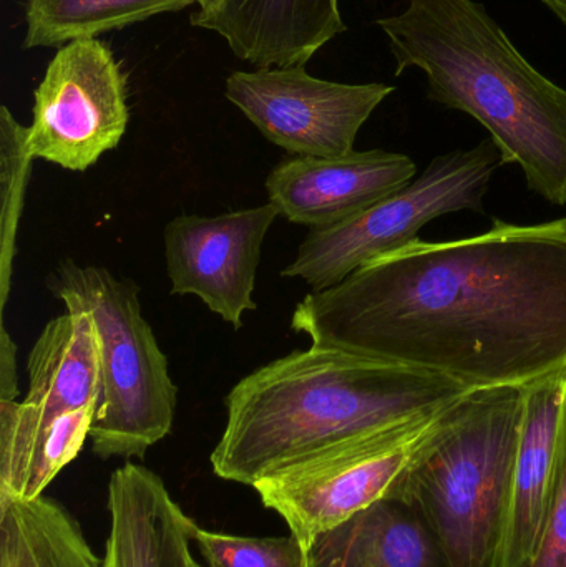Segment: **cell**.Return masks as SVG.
I'll list each match as a JSON object with an SVG mask.
<instances>
[{"label": "cell", "mask_w": 566, "mask_h": 567, "mask_svg": "<svg viewBox=\"0 0 566 567\" xmlns=\"http://www.w3.org/2000/svg\"><path fill=\"white\" fill-rule=\"evenodd\" d=\"M110 533L103 567H189L192 518L152 470L125 463L109 483Z\"/></svg>", "instance_id": "obj_13"}, {"label": "cell", "mask_w": 566, "mask_h": 567, "mask_svg": "<svg viewBox=\"0 0 566 567\" xmlns=\"http://www.w3.org/2000/svg\"><path fill=\"white\" fill-rule=\"evenodd\" d=\"M193 549L206 567H309L308 549L295 536L248 538L209 532L189 522Z\"/></svg>", "instance_id": "obj_21"}, {"label": "cell", "mask_w": 566, "mask_h": 567, "mask_svg": "<svg viewBox=\"0 0 566 567\" xmlns=\"http://www.w3.org/2000/svg\"><path fill=\"white\" fill-rule=\"evenodd\" d=\"M196 3L199 6L198 12L193 13L192 17H206L209 13L215 12L218 9L222 0H196Z\"/></svg>", "instance_id": "obj_24"}, {"label": "cell", "mask_w": 566, "mask_h": 567, "mask_svg": "<svg viewBox=\"0 0 566 567\" xmlns=\"http://www.w3.org/2000/svg\"><path fill=\"white\" fill-rule=\"evenodd\" d=\"M418 166L402 153L352 152L335 158L291 156L265 182L279 215L311 229L331 228L371 208L414 179Z\"/></svg>", "instance_id": "obj_11"}, {"label": "cell", "mask_w": 566, "mask_h": 567, "mask_svg": "<svg viewBox=\"0 0 566 567\" xmlns=\"http://www.w3.org/2000/svg\"><path fill=\"white\" fill-rule=\"evenodd\" d=\"M33 158L85 172L122 142L128 126L126 76L99 39L60 47L33 93Z\"/></svg>", "instance_id": "obj_8"}, {"label": "cell", "mask_w": 566, "mask_h": 567, "mask_svg": "<svg viewBox=\"0 0 566 567\" xmlns=\"http://www.w3.org/2000/svg\"><path fill=\"white\" fill-rule=\"evenodd\" d=\"M444 409L316 450L253 488L309 551L319 536L375 503L394 498L399 482Z\"/></svg>", "instance_id": "obj_7"}, {"label": "cell", "mask_w": 566, "mask_h": 567, "mask_svg": "<svg viewBox=\"0 0 566 567\" xmlns=\"http://www.w3.org/2000/svg\"><path fill=\"white\" fill-rule=\"evenodd\" d=\"M65 309L43 327L27 363L29 390L23 402L49 419L99 402L102 393L92 316L80 307Z\"/></svg>", "instance_id": "obj_17"}, {"label": "cell", "mask_w": 566, "mask_h": 567, "mask_svg": "<svg viewBox=\"0 0 566 567\" xmlns=\"http://www.w3.org/2000/svg\"><path fill=\"white\" fill-rule=\"evenodd\" d=\"M29 126H23L6 105L0 109V193H2V309L9 299L10 272L16 255L17 225L25 199L33 162Z\"/></svg>", "instance_id": "obj_20"}, {"label": "cell", "mask_w": 566, "mask_h": 567, "mask_svg": "<svg viewBox=\"0 0 566 567\" xmlns=\"http://www.w3.org/2000/svg\"><path fill=\"white\" fill-rule=\"evenodd\" d=\"M391 43L395 75L421 69L429 96L477 120L528 189L566 206V90L515 49L474 0H408L378 20Z\"/></svg>", "instance_id": "obj_3"}, {"label": "cell", "mask_w": 566, "mask_h": 567, "mask_svg": "<svg viewBox=\"0 0 566 567\" xmlns=\"http://www.w3.org/2000/svg\"><path fill=\"white\" fill-rule=\"evenodd\" d=\"M471 390L411 367L311 346L259 367L226 395L218 478L255 486L295 460L451 405Z\"/></svg>", "instance_id": "obj_2"}, {"label": "cell", "mask_w": 566, "mask_h": 567, "mask_svg": "<svg viewBox=\"0 0 566 567\" xmlns=\"http://www.w3.org/2000/svg\"><path fill=\"white\" fill-rule=\"evenodd\" d=\"M566 410V369L524 386L505 567H524L541 535L557 480Z\"/></svg>", "instance_id": "obj_14"}, {"label": "cell", "mask_w": 566, "mask_h": 567, "mask_svg": "<svg viewBox=\"0 0 566 567\" xmlns=\"http://www.w3.org/2000/svg\"><path fill=\"white\" fill-rule=\"evenodd\" d=\"M0 567H103L76 519L47 498L0 505Z\"/></svg>", "instance_id": "obj_18"}, {"label": "cell", "mask_w": 566, "mask_h": 567, "mask_svg": "<svg viewBox=\"0 0 566 567\" xmlns=\"http://www.w3.org/2000/svg\"><path fill=\"white\" fill-rule=\"evenodd\" d=\"M189 567H206L205 565H202V563L198 561V559L193 558L192 565Z\"/></svg>", "instance_id": "obj_26"}, {"label": "cell", "mask_w": 566, "mask_h": 567, "mask_svg": "<svg viewBox=\"0 0 566 567\" xmlns=\"http://www.w3.org/2000/svg\"><path fill=\"white\" fill-rule=\"evenodd\" d=\"M17 347L7 332L6 323L0 326V399L16 400L19 395L17 382Z\"/></svg>", "instance_id": "obj_23"}, {"label": "cell", "mask_w": 566, "mask_h": 567, "mask_svg": "<svg viewBox=\"0 0 566 567\" xmlns=\"http://www.w3.org/2000/svg\"><path fill=\"white\" fill-rule=\"evenodd\" d=\"M524 567H566V410L557 480L537 545Z\"/></svg>", "instance_id": "obj_22"}, {"label": "cell", "mask_w": 566, "mask_h": 567, "mask_svg": "<svg viewBox=\"0 0 566 567\" xmlns=\"http://www.w3.org/2000/svg\"><path fill=\"white\" fill-rule=\"evenodd\" d=\"M392 92L384 83L316 79L296 65L231 73L225 96L272 145L295 156L335 158L354 152L359 130Z\"/></svg>", "instance_id": "obj_9"}, {"label": "cell", "mask_w": 566, "mask_h": 567, "mask_svg": "<svg viewBox=\"0 0 566 567\" xmlns=\"http://www.w3.org/2000/svg\"><path fill=\"white\" fill-rule=\"evenodd\" d=\"M558 17H560L562 22L566 25V0H544Z\"/></svg>", "instance_id": "obj_25"}, {"label": "cell", "mask_w": 566, "mask_h": 567, "mask_svg": "<svg viewBox=\"0 0 566 567\" xmlns=\"http://www.w3.org/2000/svg\"><path fill=\"white\" fill-rule=\"evenodd\" d=\"M193 3L196 0H27L23 49L96 39Z\"/></svg>", "instance_id": "obj_19"}, {"label": "cell", "mask_w": 566, "mask_h": 567, "mask_svg": "<svg viewBox=\"0 0 566 567\" xmlns=\"http://www.w3.org/2000/svg\"><path fill=\"white\" fill-rule=\"evenodd\" d=\"M565 223H566V218H565Z\"/></svg>", "instance_id": "obj_27"}, {"label": "cell", "mask_w": 566, "mask_h": 567, "mask_svg": "<svg viewBox=\"0 0 566 567\" xmlns=\"http://www.w3.org/2000/svg\"><path fill=\"white\" fill-rule=\"evenodd\" d=\"M271 203L218 216L182 215L166 225V272L175 296H195L235 330L256 310L263 245L279 218Z\"/></svg>", "instance_id": "obj_10"}, {"label": "cell", "mask_w": 566, "mask_h": 567, "mask_svg": "<svg viewBox=\"0 0 566 567\" xmlns=\"http://www.w3.org/2000/svg\"><path fill=\"white\" fill-rule=\"evenodd\" d=\"M501 155L492 140L432 159L419 178L331 228L311 229L282 278L311 290L338 286L362 266L419 239L429 223L459 212H484Z\"/></svg>", "instance_id": "obj_6"}, {"label": "cell", "mask_w": 566, "mask_h": 567, "mask_svg": "<svg viewBox=\"0 0 566 567\" xmlns=\"http://www.w3.org/2000/svg\"><path fill=\"white\" fill-rule=\"evenodd\" d=\"M192 25L226 40L256 69L306 65L329 40L346 32L339 0H222Z\"/></svg>", "instance_id": "obj_12"}, {"label": "cell", "mask_w": 566, "mask_h": 567, "mask_svg": "<svg viewBox=\"0 0 566 567\" xmlns=\"http://www.w3.org/2000/svg\"><path fill=\"white\" fill-rule=\"evenodd\" d=\"M47 289L65 307L92 316L99 340L102 393L90 426L99 458H143L173 429L178 386L140 306V289L99 266L63 259Z\"/></svg>", "instance_id": "obj_5"}, {"label": "cell", "mask_w": 566, "mask_h": 567, "mask_svg": "<svg viewBox=\"0 0 566 567\" xmlns=\"http://www.w3.org/2000/svg\"><path fill=\"white\" fill-rule=\"evenodd\" d=\"M524 386L478 389L432 423L394 498L424 519L451 567H505Z\"/></svg>", "instance_id": "obj_4"}, {"label": "cell", "mask_w": 566, "mask_h": 567, "mask_svg": "<svg viewBox=\"0 0 566 567\" xmlns=\"http://www.w3.org/2000/svg\"><path fill=\"white\" fill-rule=\"evenodd\" d=\"M291 327L311 346L411 367L465 389L525 386L566 369V223L495 219L411 245L311 290Z\"/></svg>", "instance_id": "obj_1"}, {"label": "cell", "mask_w": 566, "mask_h": 567, "mask_svg": "<svg viewBox=\"0 0 566 567\" xmlns=\"http://www.w3.org/2000/svg\"><path fill=\"white\" fill-rule=\"evenodd\" d=\"M96 406L49 419L23 400L0 399V505L43 496L90 440Z\"/></svg>", "instance_id": "obj_15"}, {"label": "cell", "mask_w": 566, "mask_h": 567, "mask_svg": "<svg viewBox=\"0 0 566 567\" xmlns=\"http://www.w3.org/2000/svg\"><path fill=\"white\" fill-rule=\"evenodd\" d=\"M308 553L309 567H451L424 519L402 499L358 513Z\"/></svg>", "instance_id": "obj_16"}]
</instances>
